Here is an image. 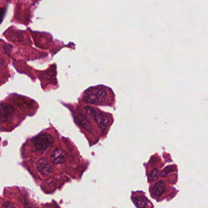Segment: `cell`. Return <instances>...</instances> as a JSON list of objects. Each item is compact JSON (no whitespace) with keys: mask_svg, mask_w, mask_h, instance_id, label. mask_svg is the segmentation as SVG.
<instances>
[{"mask_svg":"<svg viewBox=\"0 0 208 208\" xmlns=\"http://www.w3.org/2000/svg\"><path fill=\"white\" fill-rule=\"evenodd\" d=\"M3 208H16L14 204L12 203H6L4 204Z\"/></svg>","mask_w":208,"mask_h":208,"instance_id":"cell-8","label":"cell"},{"mask_svg":"<svg viewBox=\"0 0 208 208\" xmlns=\"http://www.w3.org/2000/svg\"><path fill=\"white\" fill-rule=\"evenodd\" d=\"M37 168L39 173L45 176L49 175L53 171V168L50 164L49 162L44 158H41L39 160L37 164Z\"/></svg>","mask_w":208,"mask_h":208,"instance_id":"cell-4","label":"cell"},{"mask_svg":"<svg viewBox=\"0 0 208 208\" xmlns=\"http://www.w3.org/2000/svg\"><path fill=\"white\" fill-rule=\"evenodd\" d=\"M166 190L165 183L163 181H159L156 183L151 187V194L156 197H160L164 194Z\"/></svg>","mask_w":208,"mask_h":208,"instance_id":"cell-5","label":"cell"},{"mask_svg":"<svg viewBox=\"0 0 208 208\" xmlns=\"http://www.w3.org/2000/svg\"><path fill=\"white\" fill-rule=\"evenodd\" d=\"M54 139L50 134L48 133L40 134L34 138L33 144L36 150L42 151H45L53 145Z\"/></svg>","mask_w":208,"mask_h":208,"instance_id":"cell-2","label":"cell"},{"mask_svg":"<svg viewBox=\"0 0 208 208\" xmlns=\"http://www.w3.org/2000/svg\"><path fill=\"white\" fill-rule=\"evenodd\" d=\"M51 159L54 164L62 165L65 162L66 158L64 151L61 149H56L51 156Z\"/></svg>","mask_w":208,"mask_h":208,"instance_id":"cell-6","label":"cell"},{"mask_svg":"<svg viewBox=\"0 0 208 208\" xmlns=\"http://www.w3.org/2000/svg\"><path fill=\"white\" fill-rule=\"evenodd\" d=\"M87 110L90 112V114L93 117L95 121L98 123V126L103 129L105 130L109 122V118L106 114H103V112L96 109L94 108H87Z\"/></svg>","mask_w":208,"mask_h":208,"instance_id":"cell-3","label":"cell"},{"mask_svg":"<svg viewBox=\"0 0 208 208\" xmlns=\"http://www.w3.org/2000/svg\"><path fill=\"white\" fill-rule=\"evenodd\" d=\"M108 92L105 86H96L91 87L86 91L84 96V100L88 103L95 105H103L108 101Z\"/></svg>","mask_w":208,"mask_h":208,"instance_id":"cell-1","label":"cell"},{"mask_svg":"<svg viewBox=\"0 0 208 208\" xmlns=\"http://www.w3.org/2000/svg\"><path fill=\"white\" fill-rule=\"evenodd\" d=\"M134 202L136 206L139 208H145L148 203V201L145 197H139L136 198L134 200Z\"/></svg>","mask_w":208,"mask_h":208,"instance_id":"cell-7","label":"cell"}]
</instances>
